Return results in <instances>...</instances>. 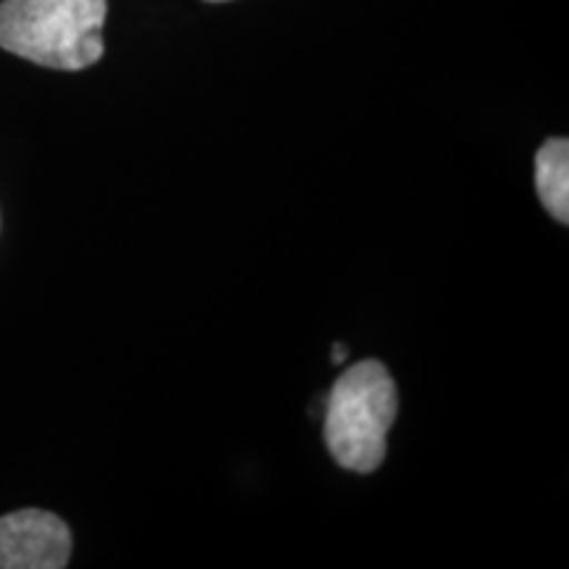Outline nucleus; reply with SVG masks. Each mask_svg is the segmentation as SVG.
I'll return each mask as SVG.
<instances>
[{"mask_svg": "<svg viewBox=\"0 0 569 569\" xmlns=\"http://www.w3.org/2000/svg\"><path fill=\"white\" fill-rule=\"evenodd\" d=\"M106 11V0H3L0 48L48 69H88L103 56Z\"/></svg>", "mask_w": 569, "mask_h": 569, "instance_id": "obj_1", "label": "nucleus"}, {"mask_svg": "<svg viewBox=\"0 0 569 569\" xmlns=\"http://www.w3.org/2000/svg\"><path fill=\"white\" fill-rule=\"evenodd\" d=\"M396 415L398 393L386 365L367 359L348 367L325 407V443L332 459L351 472H375L388 453Z\"/></svg>", "mask_w": 569, "mask_h": 569, "instance_id": "obj_2", "label": "nucleus"}, {"mask_svg": "<svg viewBox=\"0 0 569 569\" xmlns=\"http://www.w3.org/2000/svg\"><path fill=\"white\" fill-rule=\"evenodd\" d=\"M71 557V532L61 517L21 509L0 517V569H61Z\"/></svg>", "mask_w": 569, "mask_h": 569, "instance_id": "obj_3", "label": "nucleus"}, {"mask_svg": "<svg viewBox=\"0 0 569 569\" xmlns=\"http://www.w3.org/2000/svg\"><path fill=\"white\" fill-rule=\"evenodd\" d=\"M536 190L559 224L569 222V142L551 138L536 153Z\"/></svg>", "mask_w": 569, "mask_h": 569, "instance_id": "obj_4", "label": "nucleus"}, {"mask_svg": "<svg viewBox=\"0 0 569 569\" xmlns=\"http://www.w3.org/2000/svg\"><path fill=\"white\" fill-rule=\"evenodd\" d=\"M346 356H348V348L343 343L332 346V361H336V365H343Z\"/></svg>", "mask_w": 569, "mask_h": 569, "instance_id": "obj_5", "label": "nucleus"}, {"mask_svg": "<svg viewBox=\"0 0 569 569\" xmlns=\"http://www.w3.org/2000/svg\"><path fill=\"white\" fill-rule=\"evenodd\" d=\"M209 3H224V0H209Z\"/></svg>", "mask_w": 569, "mask_h": 569, "instance_id": "obj_6", "label": "nucleus"}]
</instances>
